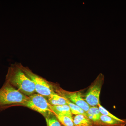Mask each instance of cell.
I'll use <instances>...</instances> for the list:
<instances>
[{
    "label": "cell",
    "instance_id": "6da1fadb",
    "mask_svg": "<svg viewBox=\"0 0 126 126\" xmlns=\"http://www.w3.org/2000/svg\"><path fill=\"white\" fill-rule=\"evenodd\" d=\"M6 81L27 96L36 92L33 82L23 72L19 64H12L9 67Z\"/></svg>",
    "mask_w": 126,
    "mask_h": 126
},
{
    "label": "cell",
    "instance_id": "7a4b0ae2",
    "mask_svg": "<svg viewBox=\"0 0 126 126\" xmlns=\"http://www.w3.org/2000/svg\"><path fill=\"white\" fill-rule=\"evenodd\" d=\"M28 98L6 81L0 89V107L14 104L23 105Z\"/></svg>",
    "mask_w": 126,
    "mask_h": 126
},
{
    "label": "cell",
    "instance_id": "3957f363",
    "mask_svg": "<svg viewBox=\"0 0 126 126\" xmlns=\"http://www.w3.org/2000/svg\"><path fill=\"white\" fill-rule=\"evenodd\" d=\"M23 72L34 84L36 92L44 96L49 97L54 93L53 88L51 84L42 77L33 73L28 68L20 65Z\"/></svg>",
    "mask_w": 126,
    "mask_h": 126
},
{
    "label": "cell",
    "instance_id": "277c9868",
    "mask_svg": "<svg viewBox=\"0 0 126 126\" xmlns=\"http://www.w3.org/2000/svg\"><path fill=\"white\" fill-rule=\"evenodd\" d=\"M23 106H26L45 116L53 113L45 96L39 94H33L28 96L27 101Z\"/></svg>",
    "mask_w": 126,
    "mask_h": 126
},
{
    "label": "cell",
    "instance_id": "5b68a950",
    "mask_svg": "<svg viewBox=\"0 0 126 126\" xmlns=\"http://www.w3.org/2000/svg\"><path fill=\"white\" fill-rule=\"evenodd\" d=\"M103 77H98L90 86L84 98L90 107L98 106L99 103V96L103 83Z\"/></svg>",
    "mask_w": 126,
    "mask_h": 126
},
{
    "label": "cell",
    "instance_id": "8992f818",
    "mask_svg": "<svg viewBox=\"0 0 126 126\" xmlns=\"http://www.w3.org/2000/svg\"><path fill=\"white\" fill-rule=\"evenodd\" d=\"M64 94V96H63L65 97L70 102L83 110L85 112L87 111L90 108V106L84 100L80 92H65V94Z\"/></svg>",
    "mask_w": 126,
    "mask_h": 126
},
{
    "label": "cell",
    "instance_id": "52a82bcc",
    "mask_svg": "<svg viewBox=\"0 0 126 126\" xmlns=\"http://www.w3.org/2000/svg\"><path fill=\"white\" fill-rule=\"evenodd\" d=\"M50 107L53 113L61 114L68 116L73 118L70 108L67 104L59 106H52L50 105Z\"/></svg>",
    "mask_w": 126,
    "mask_h": 126
},
{
    "label": "cell",
    "instance_id": "ba28073f",
    "mask_svg": "<svg viewBox=\"0 0 126 126\" xmlns=\"http://www.w3.org/2000/svg\"><path fill=\"white\" fill-rule=\"evenodd\" d=\"M73 120L74 126H94L93 122L85 115H75Z\"/></svg>",
    "mask_w": 126,
    "mask_h": 126
},
{
    "label": "cell",
    "instance_id": "9c48e42d",
    "mask_svg": "<svg viewBox=\"0 0 126 126\" xmlns=\"http://www.w3.org/2000/svg\"><path fill=\"white\" fill-rule=\"evenodd\" d=\"M101 115L98 106L90 107L86 112V116L93 122H99Z\"/></svg>",
    "mask_w": 126,
    "mask_h": 126
},
{
    "label": "cell",
    "instance_id": "30bf717a",
    "mask_svg": "<svg viewBox=\"0 0 126 126\" xmlns=\"http://www.w3.org/2000/svg\"><path fill=\"white\" fill-rule=\"evenodd\" d=\"M100 122L109 126H124L126 124L124 121H121L113 118L102 114L100 116Z\"/></svg>",
    "mask_w": 126,
    "mask_h": 126
},
{
    "label": "cell",
    "instance_id": "8fae6325",
    "mask_svg": "<svg viewBox=\"0 0 126 126\" xmlns=\"http://www.w3.org/2000/svg\"><path fill=\"white\" fill-rule=\"evenodd\" d=\"M48 102L52 106H59L67 104L63 97L60 96L56 93L53 94L48 97Z\"/></svg>",
    "mask_w": 126,
    "mask_h": 126
},
{
    "label": "cell",
    "instance_id": "7c38bea8",
    "mask_svg": "<svg viewBox=\"0 0 126 126\" xmlns=\"http://www.w3.org/2000/svg\"><path fill=\"white\" fill-rule=\"evenodd\" d=\"M54 114L63 126H74L73 118L61 114Z\"/></svg>",
    "mask_w": 126,
    "mask_h": 126
},
{
    "label": "cell",
    "instance_id": "4fadbf2b",
    "mask_svg": "<svg viewBox=\"0 0 126 126\" xmlns=\"http://www.w3.org/2000/svg\"><path fill=\"white\" fill-rule=\"evenodd\" d=\"M63 97L65 98L67 104L70 108L72 114L75 115H79V114L86 115V112H85L83 110L80 108L78 106H77L76 104L70 102L65 97Z\"/></svg>",
    "mask_w": 126,
    "mask_h": 126
},
{
    "label": "cell",
    "instance_id": "5bb4252c",
    "mask_svg": "<svg viewBox=\"0 0 126 126\" xmlns=\"http://www.w3.org/2000/svg\"><path fill=\"white\" fill-rule=\"evenodd\" d=\"M46 120L47 126H61L60 123L55 116L47 117Z\"/></svg>",
    "mask_w": 126,
    "mask_h": 126
},
{
    "label": "cell",
    "instance_id": "9a60e30c",
    "mask_svg": "<svg viewBox=\"0 0 126 126\" xmlns=\"http://www.w3.org/2000/svg\"><path fill=\"white\" fill-rule=\"evenodd\" d=\"M98 109H99V111H100L102 115L108 116L113 118H114V119H117V120H118V121H124V120H122V119H119V118L113 115L111 113L109 112L107 110H106V109L104 108L101 105L100 103L98 104Z\"/></svg>",
    "mask_w": 126,
    "mask_h": 126
},
{
    "label": "cell",
    "instance_id": "2e32d148",
    "mask_svg": "<svg viewBox=\"0 0 126 126\" xmlns=\"http://www.w3.org/2000/svg\"><path fill=\"white\" fill-rule=\"evenodd\" d=\"M124 122H125V123H126V120H124Z\"/></svg>",
    "mask_w": 126,
    "mask_h": 126
}]
</instances>
